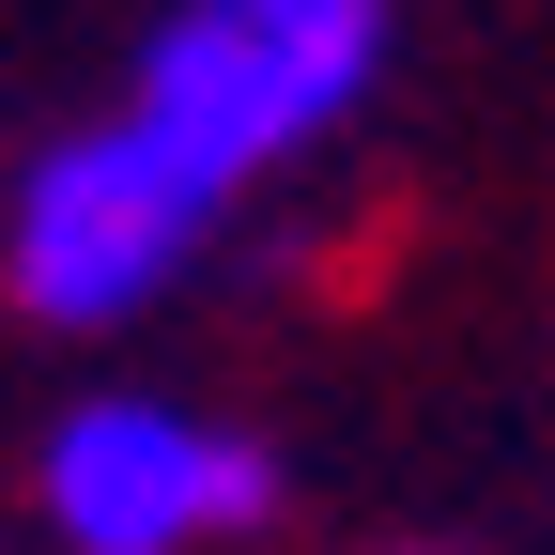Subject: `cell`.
<instances>
[{
	"instance_id": "obj_3",
	"label": "cell",
	"mask_w": 555,
	"mask_h": 555,
	"mask_svg": "<svg viewBox=\"0 0 555 555\" xmlns=\"http://www.w3.org/2000/svg\"><path fill=\"white\" fill-rule=\"evenodd\" d=\"M31 509H47L62 555H217V540L278 525V448L201 416V401L93 386L31 448Z\"/></svg>"
},
{
	"instance_id": "obj_1",
	"label": "cell",
	"mask_w": 555,
	"mask_h": 555,
	"mask_svg": "<svg viewBox=\"0 0 555 555\" xmlns=\"http://www.w3.org/2000/svg\"><path fill=\"white\" fill-rule=\"evenodd\" d=\"M386 0H170L139 31V78H124V124L201 185V201H247L262 170L324 155L339 124L371 108L386 78Z\"/></svg>"
},
{
	"instance_id": "obj_2",
	"label": "cell",
	"mask_w": 555,
	"mask_h": 555,
	"mask_svg": "<svg viewBox=\"0 0 555 555\" xmlns=\"http://www.w3.org/2000/svg\"><path fill=\"white\" fill-rule=\"evenodd\" d=\"M217 217L232 201H201L124 108L62 124L47 155L0 185V294H16L31 324H62V339H108V324L185 294V262L217 247Z\"/></svg>"
}]
</instances>
